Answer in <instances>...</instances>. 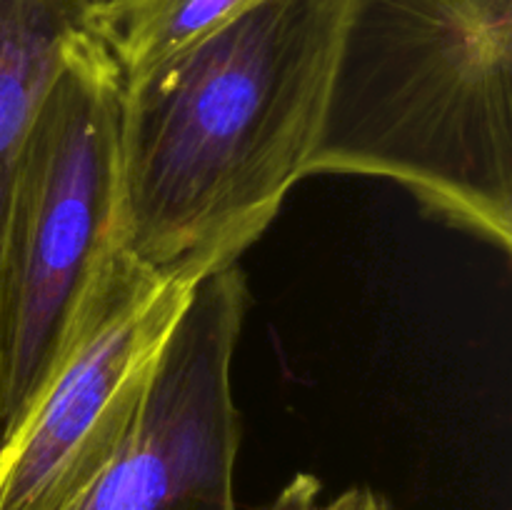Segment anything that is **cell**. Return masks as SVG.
<instances>
[{"label": "cell", "mask_w": 512, "mask_h": 510, "mask_svg": "<svg viewBox=\"0 0 512 510\" xmlns=\"http://www.w3.org/2000/svg\"><path fill=\"white\" fill-rule=\"evenodd\" d=\"M348 510H393L378 493H373L370 488H355L353 503Z\"/></svg>", "instance_id": "9c48e42d"}, {"label": "cell", "mask_w": 512, "mask_h": 510, "mask_svg": "<svg viewBox=\"0 0 512 510\" xmlns=\"http://www.w3.org/2000/svg\"><path fill=\"white\" fill-rule=\"evenodd\" d=\"M388 178L512 248V0H348L308 173Z\"/></svg>", "instance_id": "7a4b0ae2"}, {"label": "cell", "mask_w": 512, "mask_h": 510, "mask_svg": "<svg viewBox=\"0 0 512 510\" xmlns=\"http://www.w3.org/2000/svg\"><path fill=\"white\" fill-rule=\"evenodd\" d=\"M120 0H90V5L95 8V13H100V10H108L113 8V5H118Z\"/></svg>", "instance_id": "30bf717a"}, {"label": "cell", "mask_w": 512, "mask_h": 510, "mask_svg": "<svg viewBox=\"0 0 512 510\" xmlns=\"http://www.w3.org/2000/svg\"><path fill=\"white\" fill-rule=\"evenodd\" d=\"M348 0H260L125 80L115 243L200 283L265 233L318 143Z\"/></svg>", "instance_id": "6da1fadb"}, {"label": "cell", "mask_w": 512, "mask_h": 510, "mask_svg": "<svg viewBox=\"0 0 512 510\" xmlns=\"http://www.w3.org/2000/svg\"><path fill=\"white\" fill-rule=\"evenodd\" d=\"M248 303L238 265L195 283L128 435L73 510H238L233 355Z\"/></svg>", "instance_id": "5b68a950"}, {"label": "cell", "mask_w": 512, "mask_h": 510, "mask_svg": "<svg viewBox=\"0 0 512 510\" xmlns=\"http://www.w3.org/2000/svg\"><path fill=\"white\" fill-rule=\"evenodd\" d=\"M323 483L310 473H298L278 495L273 503L263 505L258 510H348L353 503L355 488L340 493L335 500L325 503L323 498Z\"/></svg>", "instance_id": "ba28073f"}, {"label": "cell", "mask_w": 512, "mask_h": 510, "mask_svg": "<svg viewBox=\"0 0 512 510\" xmlns=\"http://www.w3.org/2000/svg\"><path fill=\"white\" fill-rule=\"evenodd\" d=\"M93 25L90 0H0V243L35 105L70 43Z\"/></svg>", "instance_id": "8992f818"}, {"label": "cell", "mask_w": 512, "mask_h": 510, "mask_svg": "<svg viewBox=\"0 0 512 510\" xmlns=\"http://www.w3.org/2000/svg\"><path fill=\"white\" fill-rule=\"evenodd\" d=\"M123 90L93 25L65 50L25 130L0 243V430L50 373L115 243Z\"/></svg>", "instance_id": "3957f363"}, {"label": "cell", "mask_w": 512, "mask_h": 510, "mask_svg": "<svg viewBox=\"0 0 512 510\" xmlns=\"http://www.w3.org/2000/svg\"><path fill=\"white\" fill-rule=\"evenodd\" d=\"M260 0H120L95 13L125 80L148 73Z\"/></svg>", "instance_id": "52a82bcc"}, {"label": "cell", "mask_w": 512, "mask_h": 510, "mask_svg": "<svg viewBox=\"0 0 512 510\" xmlns=\"http://www.w3.org/2000/svg\"><path fill=\"white\" fill-rule=\"evenodd\" d=\"M195 285L110 245L53 368L0 440V510H73L128 435Z\"/></svg>", "instance_id": "277c9868"}]
</instances>
